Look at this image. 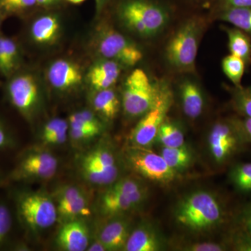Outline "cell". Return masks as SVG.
<instances>
[{"mask_svg": "<svg viewBox=\"0 0 251 251\" xmlns=\"http://www.w3.org/2000/svg\"><path fill=\"white\" fill-rule=\"evenodd\" d=\"M10 102L16 110L27 116L37 103L39 90L34 77L29 74L16 75L7 87Z\"/></svg>", "mask_w": 251, "mask_h": 251, "instance_id": "obj_10", "label": "cell"}, {"mask_svg": "<svg viewBox=\"0 0 251 251\" xmlns=\"http://www.w3.org/2000/svg\"><path fill=\"white\" fill-rule=\"evenodd\" d=\"M216 13L220 21L230 23L251 38V7L218 10Z\"/></svg>", "mask_w": 251, "mask_h": 251, "instance_id": "obj_21", "label": "cell"}, {"mask_svg": "<svg viewBox=\"0 0 251 251\" xmlns=\"http://www.w3.org/2000/svg\"><path fill=\"white\" fill-rule=\"evenodd\" d=\"M172 94L168 86L161 84L159 94L152 108L144 115L135 127L130 138L135 146L148 147L154 141L158 130L171 106Z\"/></svg>", "mask_w": 251, "mask_h": 251, "instance_id": "obj_6", "label": "cell"}, {"mask_svg": "<svg viewBox=\"0 0 251 251\" xmlns=\"http://www.w3.org/2000/svg\"><path fill=\"white\" fill-rule=\"evenodd\" d=\"M232 179L239 189L251 191V163L240 165L234 170Z\"/></svg>", "mask_w": 251, "mask_h": 251, "instance_id": "obj_31", "label": "cell"}, {"mask_svg": "<svg viewBox=\"0 0 251 251\" xmlns=\"http://www.w3.org/2000/svg\"><path fill=\"white\" fill-rule=\"evenodd\" d=\"M128 236L127 225L122 221H115L104 227L99 241L106 250L115 251L125 247Z\"/></svg>", "mask_w": 251, "mask_h": 251, "instance_id": "obj_17", "label": "cell"}, {"mask_svg": "<svg viewBox=\"0 0 251 251\" xmlns=\"http://www.w3.org/2000/svg\"><path fill=\"white\" fill-rule=\"evenodd\" d=\"M106 250L105 248L104 247L103 244L99 241L94 243L92 246L88 249V251H104Z\"/></svg>", "mask_w": 251, "mask_h": 251, "instance_id": "obj_46", "label": "cell"}, {"mask_svg": "<svg viewBox=\"0 0 251 251\" xmlns=\"http://www.w3.org/2000/svg\"><path fill=\"white\" fill-rule=\"evenodd\" d=\"M69 2L73 3V4H80V3L83 2L85 0H68Z\"/></svg>", "mask_w": 251, "mask_h": 251, "instance_id": "obj_49", "label": "cell"}, {"mask_svg": "<svg viewBox=\"0 0 251 251\" xmlns=\"http://www.w3.org/2000/svg\"><path fill=\"white\" fill-rule=\"evenodd\" d=\"M143 191L134 194H124L109 188L101 199V209L105 214L114 215L129 210L143 200Z\"/></svg>", "mask_w": 251, "mask_h": 251, "instance_id": "obj_16", "label": "cell"}, {"mask_svg": "<svg viewBox=\"0 0 251 251\" xmlns=\"http://www.w3.org/2000/svg\"><path fill=\"white\" fill-rule=\"evenodd\" d=\"M57 158L48 152L33 153L23 157L10 177L14 181L50 179L57 172Z\"/></svg>", "mask_w": 251, "mask_h": 251, "instance_id": "obj_9", "label": "cell"}, {"mask_svg": "<svg viewBox=\"0 0 251 251\" xmlns=\"http://www.w3.org/2000/svg\"><path fill=\"white\" fill-rule=\"evenodd\" d=\"M128 160L132 167L145 177L161 183L173 181L175 171L172 169L161 155L136 146L128 153Z\"/></svg>", "mask_w": 251, "mask_h": 251, "instance_id": "obj_8", "label": "cell"}, {"mask_svg": "<svg viewBox=\"0 0 251 251\" xmlns=\"http://www.w3.org/2000/svg\"><path fill=\"white\" fill-rule=\"evenodd\" d=\"M71 127H82V128H94L100 130L101 125L92 112L80 111L73 114L69 117Z\"/></svg>", "mask_w": 251, "mask_h": 251, "instance_id": "obj_30", "label": "cell"}, {"mask_svg": "<svg viewBox=\"0 0 251 251\" xmlns=\"http://www.w3.org/2000/svg\"><path fill=\"white\" fill-rule=\"evenodd\" d=\"M117 13L130 31L144 37H152L166 27L172 9L163 0H122Z\"/></svg>", "mask_w": 251, "mask_h": 251, "instance_id": "obj_1", "label": "cell"}, {"mask_svg": "<svg viewBox=\"0 0 251 251\" xmlns=\"http://www.w3.org/2000/svg\"><path fill=\"white\" fill-rule=\"evenodd\" d=\"M82 166L86 179L95 184H111L116 179L118 175V169L117 166L112 167V168H102V167L85 163H82Z\"/></svg>", "mask_w": 251, "mask_h": 251, "instance_id": "obj_23", "label": "cell"}, {"mask_svg": "<svg viewBox=\"0 0 251 251\" xmlns=\"http://www.w3.org/2000/svg\"><path fill=\"white\" fill-rule=\"evenodd\" d=\"M64 128H68V124L65 120L59 118L53 119L48 122L44 127V129L43 130V139L44 140L50 135L54 134Z\"/></svg>", "mask_w": 251, "mask_h": 251, "instance_id": "obj_38", "label": "cell"}, {"mask_svg": "<svg viewBox=\"0 0 251 251\" xmlns=\"http://www.w3.org/2000/svg\"><path fill=\"white\" fill-rule=\"evenodd\" d=\"M96 110L106 118H115L120 110L118 97L111 89L99 91L94 99Z\"/></svg>", "mask_w": 251, "mask_h": 251, "instance_id": "obj_22", "label": "cell"}, {"mask_svg": "<svg viewBox=\"0 0 251 251\" xmlns=\"http://www.w3.org/2000/svg\"><path fill=\"white\" fill-rule=\"evenodd\" d=\"M190 251H221L224 250V248L214 243H202L193 245L189 248Z\"/></svg>", "mask_w": 251, "mask_h": 251, "instance_id": "obj_42", "label": "cell"}, {"mask_svg": "<svg viewBox=\"0 0 251 251\" xmlns=\"http://www.w3.org/2000/svg\"><path fill=\"white\" fill-rule=\"evenodd\" d=\"M12 224V215L9 208L4 203L0 202V247L7 239Z\"/></svg>", "mask_w": 251, "mask_h": 251, "instance_id": "obj_32", "label": "cell"}, {"mask_svg": "<svg viewBox=\"0 0 251 251\" xmlns=\"http://www.w3.org/2000/svg\"><path fill=\"white\" fill-rule=\"evenodd\" d=\"M59 23L53 16H45L36 20L31 27V35L36 42L47 44L55 39L58 34Z\"/></svg>", "mask_w": 251, "mask_h": 251, "instance_id": "obj_20", "label": "cell"}, {"mask_svg": "<svg viewBox=\"0 0 251 251\" xmlns=\"http://www.w3.org/2000/svg\"><path fill=\"white\" fill-rule=\"evenodd\" d=\"M98 49L105 58L126 67H133L143 58V52L138 46L112 29H106L100 34Z\"/></svg>", "mask_w": 251, "mask_h": 251, "instance_id": "obj_7", "label": "cell"}, {"mask_svg": "<svg viewBox=\"0 0 251 251\" xmlns=\"http://www.w3.org/2000/svg\"><path fill=\"white\" fill-rule=\"evenodd\" d=\"M110 188L114 191L126 195L134 194L142 191L139 184L135 180L130 179H122L112 185Z\"/></svg>", "mask_w": 251, "mask_h": 251, "instance_id": "obj_35", "label": "cell"}, {"mask_svg": "<svg viewBox=\"0 0 251 251\" xmlns=\"http://www.w3.org/2000/svg\"><path fill=\"white\" fill-rule=\"evenodd\" d=\"M251 7V0H216V11Z\"/></svg>", "mask_w": 251, "mask_h": 251, "instance_id": "obj_36", "label": "cell"}, {"mask_svg": "<svg viewBox=\"0 0 251 251\" xmlns=\"http://www.w3.org/2000/svg\"><path fill=\"white\" fill-rule=\"evenodd\" d=\"M96 1H97V7L100 10L108 2L109 0H96Z\"/></svg>", "mask_w": 251, "mask_h": 251, "instance_id": "obj_47", "label": "cell"}, {"mask_svg": "<svg viewBox=\"0 0 251 251\" xmlns=\"http://www.w3.org/2000/svg\"><path fill=\"white\" fill-rule=\"evenodd\" d=\"M12 140L7 130L0 122V150L7 148L12 145Z\"/></svg>", "mask_w": 251, "mask_h": 251, "instance_id": "obj_43", "label": "cell"}, {"mask_svg": "<svg viewBox=\"0 0 251 251\" xmlns=\"http://www.w3.org/2000/svg\"><path fill=\"white\" fill-rule=\"evenodd\" d=\"M68 128H64L54 133V134L50 135L48 138L44 139L45 143L50 144V145H60L64 143L67 140Z\"/></svg>", "mask_w": 251, "mask_h": 251, "instance_id": "obj_41", "label": "cell"}, {"mask_svg": "<svg viewBox=\"0 0 251 251\" xmlns=\"http://www.w3.org/2000/svg\"><path fill=\"white\" fill-rule=\"evenodd\" d=\"M57 243L65 251H85L89 244L88 232L82 223L78 221L67 223L59 230Z\"/></svg>", "mask_w": 251, "mask_h": 251, "instance_id": "obj_13", "label": "cell"}, {"mask_svg": "<svg viewBox=\"0 0 251 251\" xmlns=\"http://www.w3.org/2000/svg\"><path fill=\"white\" fill-rule=\"evenodd\" d=\"M121 72L119 63L111 59H104L94 64L88 74L89 81L96 90L110 88L117 80Z\"/></svg>", "mask_w": 251, "mask_h": 251, "instance_id": "obj_14", "label": "cell"}, {"mask_svg": "<svg viewBox=\"0 0 251 251\" xmlns=\"http://www.w3.org/2000/svg\"><path fill=\"white\" fill-rule=\"evenodd\" d=\"M190 1H192L193 3H201L202 1H207V0H189Z\"/></svg>", "mask_w": 251, "mask_h": 251, "instance_id": "obj_50", "label": "cell"}, {"mask_svg": "<svg viewBox=\"0 0 251 251\" xmlns=\"http://www.w3.org/2000/svg\"><path fill=\"white\" fill-rule=\"evenodd\" d=\"M36 4V0H0V9L5 12L18 13Z\"/></svg>", "mask_w": 251, "mask_h": 251, "instance_id": "obj_33", "label": "cell"}, {"mask_svg": "<svg viewBox=\"0 0 251 251\" xmlns=\"http://www.w3.org/2000/svg\"><path fill=\"white\" fill-rule=\"evenodd\" d=\"M179 91L185 115L191 119L201 116L204 108V97L200 86L191 79H184L180 84Z\"/></svg>", "mask_w": 251, "mask_h": 251, "instance_id": "obj_15", "label": "cell"}, {"mask_svg": "<svg viewBox=\"0 0 251 251\" xmlns=\"http://www.w3.org/2000/svg\"><path fill=\"white\" fill-rule=\"evenodd\" d=\"M161 84H154L142 69H135L125 81L123 106L127 115L138 117L150 110L159 94Z\"/></svg>", "mask_w": 251, "mask_h": 251, "instance_id": "obj_4", "label": "cell"}, {"mask_svg": "<svg viewBox=\"0 0 251 251\" xmlns=\"http://www.w3.org/2000/svg\"><path fill=\"white\" fill-rule=\"evenodd\" d=\"M3 42H4L5 52H6L9 67L12 72H14L17 67L18 60H19V50H18V46L12 39L9 38L4 37Z\"/></svg>", "mask_w": 251, "mask_h": 251, "instance_id": "obj_34", "label": "cell"}, {"mask_svg": "<svg viewBox=\"0 0 251 251\" xmlns=\"http://www.w3.org/2000/svg\"><path fill=\"white\" fill-rule=\"evenodd\" d=\"M246 65L242 59L234 54H229L223 59V72L235 87H242Z\"/></svg>", "mask_w": 251, "mask_h": 251, "instance_id": "obj_25", "label": "cell"}, {"mask_svg": "<svg viewBox=\"0 0 251 251\" xmlns=\"http://www.w3.org/2000/svg\"><path fill=\"white\" fill-rule=\"evenodd\" d=\"M157 138L164 148H175L184 146V133L177 126L166 121V120L160 126Z\"/></svg>", "mask_w": 251, "mask_h": 251, "instance_id": "obj_24", "label": "cell"}, {"mask_svg": "<svg viewBox=\"0 0 251 251\" xmlns=\"http://www.w3.org/2000/svg\"><path fill=\"white\" fill-rule=\"evenodd\" d=\"M202 23L196 16L188 18L172 36L166 49V59L172 67L182 72L194 70Z\"/></svg>", "mask_w": 251, "mask_h": 251, "instance_id": "obj_2", "label": "cell"}, {"mask_svg": "<svg viewBox=\"0 0 251 251\" xmlns=\"http://www.w3.org/2000/svg\"><path fill=\"white\" fill-rule=\"evenodd\" d=\"M3 39L4 37H0V72L6 76H8V75H11L13 72L9 67L7 57H6Z\"/></svg>", "mask_w": 251, "mask_h": 251, "instance_id": "obj_40", "label": "cell"}, {"mask_svg": "<svg viewBox=\"0 0 251 251\" xmlns=\"http://www.w3.org/2000/svg\"><path fill=\"white\" fill-rule=\"evenodd\" d=\"M82 194V193L81 192L79 188L74 187V186L65 188L61 193L57 207H60V206L69 204V202H72L74 200L76 199Z\"/></svg>", "mask_w": 251, "mask_h": 251, "instance_id": "obj_39", "label": "cell"}, {"mask_svg": "<svg viewBox=\"0 0 251 251\" xmlns=\"http://www.w3.org/2000/svg\"><path fill=\"white\" fill-rule=\"evenodd\" d=\"M100 130L82 127H71L70 135L75 140H88L100 133Z\"/></svg>", "mask_w": 251, "mask_h": 251, "instance_id": "obj_37", "label": "cell"}, {"mask_svg": "<svg viewBox=\"0 0 251 251\" xmlns=\"http://www.w3.org/2000/svg\"><path fill=\"white\" fill-rule=\"evenodd\" d=\"M18 215L31 229H46L57 221V208L47 196L39 193H23L17 198Z\"/></svg>", "mask_w": 251, "mask_h": 251, "instance_id": "obj_5", "label": "cell"}, {"mask_svg": "<svg viewBox=\"0 0 251 251\" xmlns=\"http://www.w3.org/2000/svg\"><path fill=\"white\" fill-rule=\"evenodd\" d=\"M238 127V126H237ZM238 128L226 122H219L213 127L209 136L211 152L217 162L225 161L237 148Z\"/></svg>", "mask_w": 251, "mask_h": 251, "instance_id": "obj_11", "label": "cell"}, {"mask_svg": "<svg viewBox=\"0 0 251 251\" xmlns=\"http://www.w3.org/2000/svg\"><path fill=\"white\" fill-rule=\"evenodd\" d=\"M0 24H1V20H0Z\"/></svg>", "mask_w": 251, "mask_h": 251, "instance_id": "obj_51", "label": "cell"}, {"mask_svg": "<svg viewBox=\"0 0 251 251\" xmlns=\"http://www.w3.org/2000/svg\"><path fill=\"white\" fill-rule=\"evenodd\" d=\"M82 163H89L102 168L116 166L115 158L112 153L104 149H99L89 153L84 158Z\"/></svg>", "mask_w": 251, "mask_h": 251, "instance_id": "obj_29", "label": "cell"}, {"mask_svg": "<svg viewBox=\"0 0 251 251\" xmlns=\"http://www.w3.org/2000/svg\"><path fill=\"white\" fill-rule=\"evenodd\" d=\"M244 222L247 232L251 236V206L248 208L245 214H244Z\"/></svg>", "mask_w": 251, "mask_h": 251, "instance_id": "obj_45", "label": "cell"}, {"mask_svg": "<svg viewBox=\"0 0 251 251\" xmlns=\"http://www.w3.org/2000/svg\"><path fill=\"white\" fill-rule=\"evenodd\" d=\"M57 212L64 218H75L89 216L91 214L88 202L83 194L74 200L66 205L57 207Z\"/></svg>", "mask_w": 251, "mask_h": 251, "instance_id": "obj_27", "label": "cell"}, {"mask_svg": "<svg viewBox=\"0 0 251 251\" xmlns=\"http://www.w3.org/2000/svg\"><path fill=\"white\" fill-rule=\"evenodd\" d=\"M161 156L174 171L186 168L192 159L189 150L184 146L180 148H164L161 151Z\"/></svg>", "mask_w": 251, "mask_h": 251, "instance_id": "obj_26", "label": "cell"}, {"mask_svg": "<svg viewBox=\"0 0 251 251\" xmlns=\"http://www.w3.org/2000/svg\"><path fill=\"white\" fill-rule=\"evenodd\" d=\"M55 0H36V3L39 4H49L50 3L53 2Z\"/></svg>", "mask_w": 251, "mask_h": 251, "instance_id": "obj_48", "label": "cell"}, {"mask_svg": "<svg viewBox=\"0 0 251 251\" xmlns=\"http://www.w3.org/2000/svg\"><path fill=\"white\" fill-rule=\"evenodd\" d=\"M234 108L241 115L251 118V87H235L234 89Z\"/></svg>", "mask_w": 251, "mask_h": 251, "instance_id": "obj_28", "label": "cell"}, {"mask_svg": "<svg viewBox=\"0 0 251 251\" xmlns=\"http://www.w3.org/2000/svg\"><path fill=\"white\" fill-rule=\"evenodd\" d=\"M237 125L242 134L251 141V118L246 117L244 121Z\"/></svg>", "mask_w": 251, "mask_h": 251, "instance_id": "obj_44", "label": "cell"}, {"mask_svg": "<svg viewBox=\"0 0 251 251\" xmlns=\"http://www.w3.org/2000/svg\"><path fill=\"white\" fill-rule=\"evenodd\" d=\"M228 38V49L230 54L240 57L249 64L251 61V39L244 31L237 27H224Z\"/></svg>", "mask_w": 251, "mask_h": 251, "instance_id": "obj_18", "label": "cell"}, {"mask_svg": "<svg viewBox=\"0 0 251 251\" xmlns=\"http://www.w3.org/2000/svg\"><path fill=\"white\" fill-rule=\"evenodd\" d=\"M48 77L54 88L67 90L80 83L82 74L76 64L68 60L59 59L50 67Z\"/></svg>", "mask_w": 251, "mask_h": 251, "instance_id": "obj_12", "label": "cell"}, {"mask_svg": "<svg viewBox=\"0 0 251 251\" xmlns=\"http://www.w3.org/2000/svg\"><path fill=\"white\" fill-rule=\"evenodd\" d=\"M222 216L219 203L205 191L193 193L180 203L176 211L178 223L193 230H202L216 226Z\"/></svg>", "mask_w": 251, "mask_h": 251, "instance_id": "obj_3", "label": "cell"}, {"mask_svg": "<svg viewBox=\"0 0 251 251\" xmlns=\"http://www.w3.org/2000/svg\"><path fill=\"white\" fill-rule=\"evenodd\" d=\"M127 251H156L160 248L156 236L145 228H138L128 236L125 246Z\"/></svg>", "mask_w": 251, "mask_h": 251, "instance_id": "obj_19", "label": "cell"}]
</instances>
